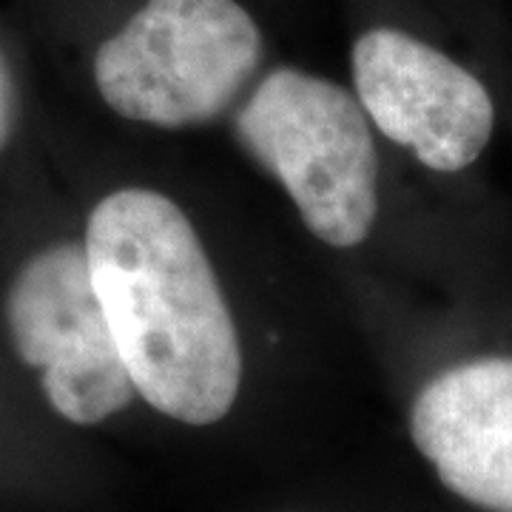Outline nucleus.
<instances>
[{"label":"nucleus","mask_w":512,"mask_h":512,"mask_svg":"<svg viewBox=\"0 0 512 512\" xmlns=\"http://www.w3.org/2000/svg\"><path fill=\"white\" fill-rule=\"evenodd\" d=\"M410 439L450 493L512 512V356L473 359L424 384Z\"/></svg>","instance_id":"obj_6"},{"label":"nucleus","mask_w":512,"mask_h":512,"mask_svg":"<svg viewBox=\"0 0 512 512\" xmlns=\"http://www.w3.org/2000/svg\"><path fill=\"white\" fill-rule=\"evenodd\" d=\"M12 123H15V92H12V77L0 57V148L12 137Z\"/></svg>","instance_id":"obj_7"},{"label":"nucleus","mask_w":512,"mask_h":512,"mask_svg":"<svg viewBox=\"0 0 512 512\" xmlns=\"http://www.w3.org/2000/svg\"><path fill=\"white\" fill-rule=\"evenodd\" d=\"M6 319L57 416L89 427L134 402L83 245L57 242L26 259L6 293Z\"/></svg>","instance_id":"obj_4"},{"label":"nucleus","mask_w":512,"mask_h":512,"mask_svg":"<svg viewBox=\"0 0 512 512\" xmlns=\"http://www.w3.org/2000/svg\"><path fill=\"white\" fill-rule=\"evenodd\" d=\"M239 143L291 194L313 237L365 242L379 211V154L359 100L296 69L265 74L234 117Z\"/></svg>","instance_id":"obj_2"},{"label":"nucleus","mask_w":512,"mask_h":512,"mask_svg":"<svg viewBox=\"0 0 512 512\" xmlns=\"http://www.w3.org/2000/svg\"><path fill=\"white\" fill-rule=\"evenodd\" d=\"M362 111L421 165L453 174L473 165L495 128L487 86L456 60L399 29H370L353 43Z\"/></svg>","instance_id":"obj_5"},{"label":"nucleus","mask_w":512,"mask_h":512,"mask_svg":"<svg viewBox=\"0 0 512 512\" xmlns=\"http://www.w3.org/2000/svg\"><path fill=\"white\" fill-rule=\"evenodd\" d=\"M83 248L134 393L183 424L225 419L242 350L188 217L157 191L123 188L94 205Z\"/></svg>","instance_id":"obj_1"},{"label":"nucleus","mask_w":512,"mask_h":512,"mask_svg":"<svg viewBox=\"0 0 512 512\" xmlns=\"http://www.w3.org/2000/svg\"><path fill=\"white\" fill-rule=\"evenodd\" d=\"M262 60L237 0H148L94 55V83L120 117L157 128L217 120Z\"/></svg>","instance_id":"obj_3"}]
</instances>
